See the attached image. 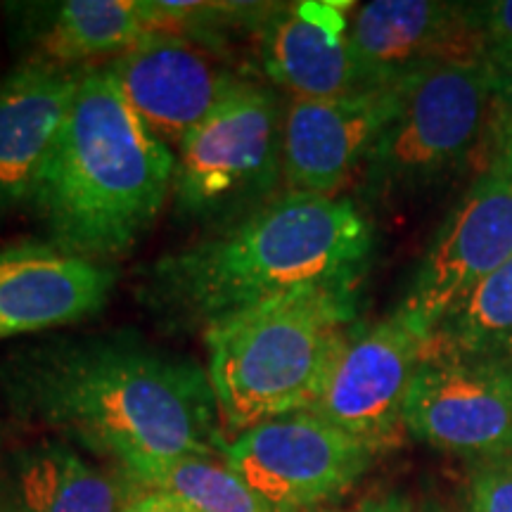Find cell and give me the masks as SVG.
<instances>
[{"label": "cell", "instance_id": "6da1fadb", "mask_svg": "<svg viewBox=\"0 0 512 512\" xmlns=\"http://www.w3.org/2000/svg\"><path fill=\"white\" fill-rule=\"evenodd\" d=\"M19 411L110 453L133 479L178 458H223L209 375L195 361L128 342H62L12 358Z\"/></svg>", "mask_w": 512, "mask_h": 512}, {"label": "cell", "instance_id": "7a4b0ae2", "mask_svg": "<svg viewBox=\"0 0 512 512\" xmlns=\"http://www.w3.org/2000/svg\"><path fill=\"white\" fill-rule=\"evenodd\" d=\"M373 252V228L349 197L283 190L150 273L166 316L209 325L249 306L304 290L358 287Z\"/></svg>", "mask_w": 512, "mask_h": 512}, {"label": "cell", "instance_id": "3957f363", "mask_svg": "<svg viewBox=\"0 0 512 512\" xmlns=\"http://www.w3.org/2000/svg\"><path fill=\"white\" fill-rule=\"evenodd\" d=\"M176 157L131 110L114 72H83L34 204L57 247L105 261L126 254L174 195Z\"/></svg>", "mask_w": 512, "mask_h": 512}, {"label": "cell", "instance_id": "277c9868", "mask_svg": "<svg viewBox=\"0 0 512 512\" xmlns=\"http://www.w3.org/2000/svg\"><path fill=\"white\" fill-rule=\"evenodd\" d=\"M354 313L356 287H304L204 328L207 375L226 432L309 411Z\"/></svg>", "mask_w": 512, "mask_h": 512}, {"label": "cell", "instance_id": "5b68a950", "mask_svg": "<svg viewBox=\"0 0 512 512\" xmlns=\"http://www.w3.org/2000/svg\"><path fill=\"white\" fill-rule=\"evenodd\" d=\"M491 69L482 57L427 64L403 76L401 102L363 166L368 202L411 200L482 162L491 136Z\"/></svg>", "mask_w": 512, "mask_h": 512}, {"label": "cell", "instance_id": "8992f818", "mask_svg": "<svg viewBox=\"0 0 512 512\" xmlns=\"http://www.w3.org/2000/svg\"><path fill=\"white\" fill-rule=\"evenodd\" d=\"M283 119L275 88L240 81L178 147V216L230 219L273 200L283 185Z\"/></svg>", "mask_w": 512, "mask_h": 512}, {"label": "cell", "instance_id": "52a82bcc", "mask_svg": "<svg viewBox=\"0 0 512 512\" xmlns=\"http://www.w3.org/2000/svg\"><path fill=\"white\" fill-rule=\"evenodd\" d=\"M512 256V131L491 124L482 164L434 233L396 311L430 342L460 304Z\"/></svg>", "mask_w": 512, "mask_h": 512}, {"label": "cell", "instance_id": "ba28073f", "mask_svg": "<svg viewBox=\"0 0 512 512\" xmlns=\"http://www.w3.org/2000/svg\"><path fill=\"white\" fill-rule=\"evenodd\" d=\"M375 456L311 411L273 418L228 441L226 463L271 512H309L361 482Z\"/></svg>", "mask_w": 512, "mask_h": 512}, {"label": "cell", "instance_id": "9c48e42d", "mask_svg": "<svg viewBox=\"0 0 512 512\" xmlns=\"http://www.w3.org/2000/svg\"><path fill=\"white\" fill-rule=\"evenodd\" d=\"M427 342L394 311L361 332H349L309 408L361 441L377 458L406 439V401Z\"/></svg>", "mask_w": 512, "mask_h": 512}, {"label": "cell", "instance_id": "30bf717a", "mask_svg": "<svg viewBox=\"0 0 512 512\" xmlns=\"http://www.w3.org/2000/svg\"><path fill=\"white\" fill-rule=\"evenodd\" d=\"M403 418L413 439L448 456L475 460L512 451V356L427 347Z\"/></svg>", "mask_w": 512, "mask_h": 512}, {"label": "cell", "instance_id": "8fae6325", "mask_svg": "<svg viewBox=\"0 0 512 512\" xmlns=\"http://www.w3.org/2000/svg\"><path fill=\"white\" fill-rule=\"evenodd\" d=\"M403 76L344 98H290L283 119V185L337 197L363 174L370 152L394 119Z\"/></svg>", "mask_w": 512, "mask_h": 512}, {"label": "cell", "instance_id": "7c38bea8", "mask_svg": "<svg viewBox=\"0 0 512 512\" xmlns=\"http://www.w3.org/2000/svg\"><path fill=\"white\" fill-rule=\"evenodd\" d=\"M110 69L131 110L171 150L242 81L219 55L174 31L143 38L112 60Z\"/></svg>", "mask_w": 512, "mask_h": 512}, {"label": "cell", "instance_id": "4fadbf2b", "mask_svg": "<svg viewBox=\"0 0 512 512\" xmlns=\"http://www.w3.org/2000/svg\"><path fill=\"white\" fill-rule=\"evenodd\" d=\"M117 283L105 261L38 242L0 249V342L98 313Z\"/></svg>", "mask_w": 512, "mask_h": 512}, {"label": "cell", "instance_id": "5bb4252c", "mask_svg": "<svg viewBox=\"0 0 512 512\" xmlns=\"http://www.w3.org/2000/svg\"><path fill=\"white\" fill-rule=\"evenodd\" d=\"M347 8L304 0L268 12L259 50L268 81L302 100L344 98L382 86L356 60Z\"/></svg>", "mask_w": 512, "mask_h": 512}, {"label": "cell", "instance_id": "9a60e30c", "mask_svg": "<svg viewBox=\"0 0 512 512\" xmlns=\"http://www.w3.org/2000/svg\"><path fill=\"white\" fill-rule=\"evenodd\" d=\"M81 76V69L34 60L0 79V211L36 200Z\"/></svg>", "mask_w": 512, "mask_h": 512}, {"label": "cell", "instance_id": "2e32d148", "mask_svg": "<svg viewBox=\"0 0 512 512\" xmlns=\"http://www.w3.org/2000/svg\"><path fill=\"white\" fill-rule=\"evenodd\" d=\"M356 60L375 83H389L427 64L482 57L470 3L373 0L349 15Z\"/></svg>", "mask_w": 512, "mask_h": 512}, {"label": "cell", "instance_id": "e0dca14e", "mask_svg": "<svg viewBox=\"0 0 512 512\" xmlns=\"http://www.w3.org/2000/svg\"><path fill=\"white\" fill-rule=\"evenodd\" d=\"M150 34L155 27L143 0H69L43 34L38 60L69 69L100 57L117 60Z\"/></svg>", "mask_w": 512, "mask_h": 512}, {"label": "cell", "instance_id": "ac0fdd59", "mask_svg": "<svg viewBox=\"0 0 512 512\" xmlns=\"http://www.w3.org/2000/svg\"><path fill=\"white\" fill-rule=\"evenodd\" d=\"M119 486L67 446L24 453L17 467V512H124Z\"/></svg>", "mask_w": 512, "mask_h": 512}, {"label": "cell", "instance_id": "d6986e66", "mask_svg": "<svg viewBox=\"0 0 512 512\" xmlns=\"http://www.w3.org/2000/svg\"><path fill=\"white\" fill-rule=\"evenodd\" d=\"M430 349L460 356H512V256L439 325Z\"/></svg>", "mask_w": 512, "mask_h": 512}, {"label": "cell", "instance_id": "ffe728a7", "mask_svg": "<svg viewBox=\"0 0 512 512\" xmlns=\"http://www.w3.org/2000/svg\"><path fill=\"white\" fill-rule=\"evenodd\" d=\"M183 512H271L219 458H178L136 477Z\"/></svg>", "mask_w": 512, "mask_h": 512}, {"label": "cell", "instance_id": "44dd1931", "mask_svg": "<svg viewBox=\"0 0 512 512\" xmlns=\"http://www.w3.org/2000/svg\"><path fill=\"white\" fill-rule=\"evenodd\" d=\"M460 512H512V451L465 460Z\"/></svg>", "mask_w": 512, "mask_h": 512}, {"label": "cell", "instance_id": "7402d4cb", "mask_svg": "<svg viewBox=\"0 0 512 512\" xmlns=\"http://www.w3.org/2000/svg\"><path fill=\"white\" fill-rule=\"evenodd\" d=\"M472 22L479 36V53L489 67L512 62V0L470 3Z\"/></svg>", "mask_w": 512, "mask_h": 512}, {"label": "cell", "instance_id": "603a6c76", "mask_svg": "<svg viewBox=\"0 0 512 512\" xmlns=\"http://www.w3.org/2000/svg\"><path fill=\"white\" fill-rule=\"evenodd\" d=\"M491 69V98H494V119L491 124L512 131V62Z\"/></svg>", "mask_w": 512, "mask_h": 512}, {"label": "cell", "instance_id": "cb8c5ba5", "mask_svg": "<svg viewBox=\"0 0 512 512\" xmlns=\"http://www.w3.org/2000/svg\"><path fill=\"white\" fill-rule=\"evenodd\" d=\"M316 512H415V505L403 491H375L351 508H320Z\"/></svg>", "mask_w": 512, "mask_h": 512}, {"label": "cell", "instance_id": "d4e9b609", "mask_svg": "<svg viewBox=\"0 0 512 512\" xmlns=\"http://www.w3.org/2000/svg\"><path fill=\"white\" fill-rule=\"evenodd\" d=\"M124 512H183L181 508H176L174 503H169L166 498L157 496V494H145L138 501H133Z\"/></svg>", "mask_w": 512, "mask_h": 512}, {"label": "cell", "instance_id": "484cf974", "mask_svg": "<svg viewBox=\"0 0 512 512\" xmlns=\"http://www.w3.org/2000/svg\"><path fill=\"white\" fill-rule=\"evenodd\" d=\"M415 512H451V510H448L446 505L441 503L437 496L427 494L425 498H422L420 505H418V510H415Z\"/></svg>", "mask_w": 512, "mask_h": 512}]
</instances>
